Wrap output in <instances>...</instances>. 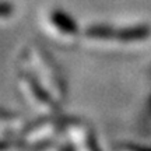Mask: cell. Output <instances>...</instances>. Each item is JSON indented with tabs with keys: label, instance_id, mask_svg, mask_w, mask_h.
<instances>
[{
	"label": "cell",
	"instance_id": "cell-1",
	"mask_svg": "<svg viewBox=\"0 0 151 151\" xmlns=\"http://www.w3.org/2000/svg\"><path fill=\"white\" fill-rule=\"evenodd\" d=\"M148 34L144 27H130V28H115L109 25H91L87 28L86 35L92 39H119V41H136L141 39Z\"/></svg>",
	"mask_w": 151,
	"mask_h": 151
},
{
	"label": "cell",
	"instance_id": "cell-2",
	"mask_svg": "<svg viewBox=\"0 0 151 151\" xmlns=\"http://www.w3.org/2000/svg\"><path fill=\"white\" fill-rule=\"evenodd\" d=\"M50 20H52V24L58 29H60L62 32L69 34V35H74L77 32V24H76V21L69 14H66L65 11L55 10L50 14Z\"/></svg>",
	"mask_w": 151,
	"mask_h": 151
},
{
	"label": "cell",
	"instance_id": "cell-3",
	"mask_svg": "<svg viewBox=\"0 0 151 151\" xmlns=\"http://www.w3.org/2000/svg\"><path fill=\"white\" fill-rule=\"evenodd\" d=\"M13 13V6L10 3L0 1V17H9Z\"/></svg>",
	"mask_w": 151,
	"mask_h": 151
},
{
	"label": "cell",
	"instance_id": "cell-4",
	"mask_svg": "<svg viewBox=\"0 0 151 151\" xmlns=\"http://www.w3.org/2000/svg\"><path fill=\"white\" fill-rule=\"evenodd\" d=\"M9 148V144L6 141H0V151H4Z\"/></svg>",
	"mask_w": 151,
	"mask_h": 151
}]
</instances>
